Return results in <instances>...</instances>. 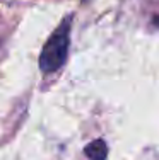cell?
<instances>
[{
    "label": "cell",
    "instance_id": "6da1fadb",
    "mask_svg": "<svg viewBox=\"0 0 159 160\" xmlns=\"http://www.w3.org/2000/svg\"><path fill=\"white\" fill-rule=\"evenodd\" d=\"M70 17L63 19L60 26L51 32L40 55V68L43 73L56 72L67 60L70 43Z\"/></svg>",
    "mask_w": 159,
    "mask_h": 160
},
{
    "label": "cell",
    "instance_id": "7a4b0ae2",
    "mask_svg": "<svg viewBox=\"0 0 159 160\" xmlns=\"http://www.w3.org/2000/svg\"><path fill=\"white\" fill-rule=\"evenodd\" d=\"M84 153L91 160H104L108 155V148H106V143L103 140H94L84 148Z\"/></svg>",
    "mask_w": 159,
    "mask_h": 160
}]
</instances>
